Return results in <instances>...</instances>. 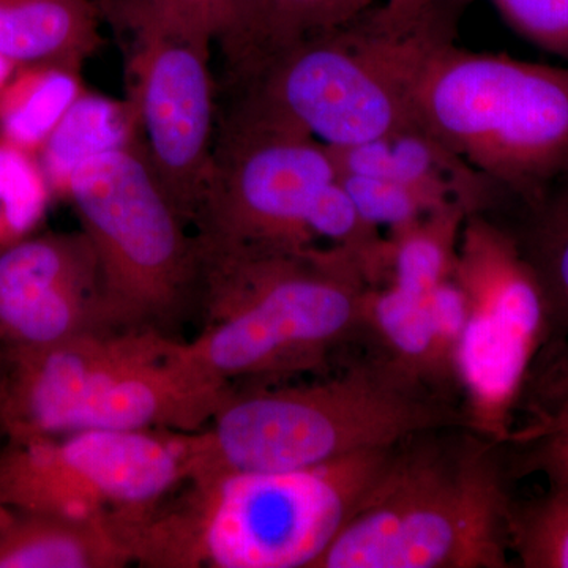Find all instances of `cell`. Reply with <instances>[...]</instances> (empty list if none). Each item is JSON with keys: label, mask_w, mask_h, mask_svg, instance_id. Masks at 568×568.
Wrapping results in <instances>:
<instances>
[{"label": "cell", "mask_w": 568, "mask_h": 568, "mask_svg": "<svg viewBox=\"0 0 568 568\" xmlns=\"http://www.w3.org/2000/svg\"><path fill=\"white\" fill-rule=\"evenodd\" d=\"M134 564L119 523L0 507V568H121Z\"/></svg>", "instance_id": "cell-16"}, {"label": "cell", "mask_w": 568, "mask_h": 568, "mask_svg": "<svg viewBox=\"0 0 568 568\" xmlns=\"http://www.w3.org/2000/svg\"><path fill=\"white\" fill-rule=\"evenodd\" d=\"M138 141L140 125L129 100L85 89L37 155L52 197L67 201L71 179L82 164Z\"/></svg>", "instance_id": "cell-19"}, {"label": "cell", "mask_w": 568, "mask_h": 568, "mask_svg": "<svg viewBox=\"0 0 568 568\" xmlns=\"http://www.w3.org/2000/svg\"><path fill=\"white\" fill-rule=\"evenodd\" d=\"M566 402H568V342L548 347L541 353L530 373L519 410H525L526 416H534Z\"/></svg>", "instance_id": "cell-27"}, {"label": "cell", "mask_w": 568, "mask_h": 568, "mask_svg": "<svg viewBox=\"0 0 568 568\" xmlns=\"http://www.w3.org/2000/svg\"><path fill=\"white\" fill-rule=\"evenodd\" d=\"M394 447L290 470L190 478L130 529L148 568H315L365 503Z\"/></svg>", "instance_id": "cell-2"}, {"label": "cell", "mask_w": 568, "mask_h": 568, "mask_svg": "<svg viewBox=\"0 0 568 568\" xmlns=\"http://www.w3.org/2000/svg\"><path fill=\"white\" fill-rule=\"evenodd\" d=\"M193 432L91 428L7 440L0 507L73 519L144 517L192 474Z\"/></svg>", "instance_id": "cell-11"}, {"label": "cell", "mask_w": 568, "mask_h": 568, "mask_svg": "<svg viewBox=\"0 0 568 568\" xmlns=\"http://www.w3.org/2000/svg\"><path fill=\"white\" fill-rule=\"evenodd\" d=\"M95 0H0V55L81 65L102 47Z\"/></svg>", "instance_id": "cell-17"}, {"label": "cell", "mask_w": 568, "mask_h": 568, "mask_svg": "<svg viewBox=\"0 0 568 568\" xmlns=\"http://www.w3.org/2000/svg\"><path fill=\"white\" fill-rule=\"evenodd\" d=\"M536 274L549 315L548 347L568 342V168L528 203L499 215ZM499 222V220H497Z\"/></svg>", "instance_id": "cell-18"}, {"label": "cell", "mask_w": 568, "mask_h": 568, "mask_svg": "<svg viewBox=\"0 0 568 568\" xmlns=\"http://www.w3.org/2000/svg\"><path fill=\"white\" fill-rule=\"evenodd\" d=\"M439 3L440 0H383L368 22L376 31L402 36L416 29Z\"/></svg>", "instance_id": "cell-28"}, {"label": "cell", "mask_w": 568, "mask_h": 568, "mask_svg": "<svg viewBox=\"0 0 568 568\" xmlns=\"http://www.w3.org/2000/svg\"><path fill=\"white\" fill-rule=\"evenodd\" d=\"M84 91L81 65L39 62L18 67L0 91V141L39 155Z\"/></svg>", "instance_id": "cell-20"}, {"label": "cell", "mask_w": 568, "mask_h": 568, "mask_svg": "<svg viewBox=\"0 0 568 568\" xmlns=\"http://www.w3.org/2000/svg\"><path fill=\"white\" fill-rule=\"evenodd\" d=\"M467 215L465 209L452 205L386 233L388 272L384 284L429 293L454 278Z\"/></svg>", "instance_id": "cell-21"}, {"label": "cell", "mask_w": 568, "mask_h": 568, "mask_svg": "<svg viewBox=\"0 0 568 568\" xmlns=\"http://www.w3.org/2000/svg\"><path fill=\"white\" fill-rule=\"evenodd\" d=\"M507 447L515 478L544 476L549 487H568V402L528 416Z\"/></svg>", "instance_id": "cell-25"}, {"label": "cell", "mask_w": 568, "mask_h": 568, "mask_svg": "<svg viewBox=\"0 0 568 568\" xmlns=\"http://www.w3.org/2000/svg\"><path fill=\"white\" fill-rule=\"evenodd\" d=\"M121 48L153 173L193 230L219 118L215 22L181 0H95Z\"/></svg>", "instance_id": "cell-8"}, {"label": "cell", "mask_w": 568, "mask_h": 568, "mask_svg": "<svg viewBox=\"0 0 568 568\" xmlns=\"http://www.w3.org/2000/svg\"><path fill=\"white\" fill-rule=\"evenodd\" d=\"M338 181L365 222L383 233H392L429 213L457 205L435 193L392 179L338 173Z\"/></svg>", "instance_id": "cell-24"}, {"label": "cell", "mask_w": 568, "mask_h": 568, "mask_svg": "<svg viewBox=\"0 0 568 568\" xmlns=\"http://www.w3.org/2000/svg\"><path fill=\"white\" fill-rule=\"evenodd\" d=\"M508 544L519 567L568 568V487L514 499Z\"/></svg>", "instance_id": "cell-22"}, {"label": "cell", "mask_w": 568, "mask_h": 568, "mask_svg": "<svg viewBox=\"0 0 568 568\" xmlns=\"http://www.w3.org/2000/svg\"><path fill=\"white\" fill-rule=\"evenodd\" d=\"M413 31L388 36L368 20L306 40L219 93L331 149L365 144L416 121L407 92Z\"/></svg>", "instance_id": "cell-9"}, {"label": "cell", "mask_w": 568, "mask_h": 568, "mask_svg": "<svg viewBox=\"0 0 568 568\" xmlns=\"http://www.w3.org/2000/svg\"><path fill=\"white\" fill-rule=\"evenodd\" d=\"M197 250L204 325L190 345L231 387L320 372L365 336L373 286L342 248L197 241Z\"/></svg>", "instance_id": "cell-1"}, {"label": "cell", "mask_w": 568, "mask_h": 568, "mask_svg": "<svg viewBox=\"0 0 568 568\" xmlns=\"http://www.w3.org/2000/svg\"><path fill=\"white\" fill-rule=\"evenodd\" d=\"M338 179L334 152L287 123L219 104L193 233L205 244L316 246L308 215Z\"/></svg>", "instance_id": "cell-12"}, {"label": "cell", "mask_w": 568, "mask_h": 568, "mask_svg": "<svg viewBox=\"0 0 568 568\" xmlns=\"http://www.w3.org/2000/svg\"><path fill=\"white\" fill-rule=\"evenodd\" d=\"M381 3L383 0H237L233 20L216 41L223 61L219 92L234 88L287 48L361 24Z\"/></svg>", "instance_id": "cell-15"}, {"label": "cell", "mask_w": 568, "mask_h": 568, "mask_svg": "<svg viewBox=\"0 0 568 568\" xmlns=\"http://www.w3.org/2000/svg\"><path fill=\"white\" fill-rule=\"evenodd\" d=\"M186 6L194 7L207 14L216 28H219V39L226 31L231 20H233L235 3L237 0H181ZM219 41V40H216Z\"/></svg>", "instance_id": "cell-29"}, {"label": "cell", "mask_w": 568, "mask_h": 568, "mask_svg": "<svg viewBox=\"0 0 568 568\" xmlns=\"http://www.w3.org/2000/svg\"><path fill=\"white\" fill-rule=\"evenodd\" d=\"M511 31L568 63V0H489Z\"/></svg>", "instance_id": "cell-26"}, {"label": "cell", "mask_w": 568, "mask_h": 568, "mask_svg": "<svg viewBox=\"0 0 568 568\" xmlns=\"http://www.w3.org/2000/svg\"><path fill=\"white\" fill-rule=\"evenodd\" d=\"M338 173L409 183L457 204L467 213L499 211L503 197L466 160L417 121L365 144L332 149Z\"/></svg>", "instance_id": "cell-14"}, {"label": "cell", "mask_w": 568, "mask_h": 568, "mask_svg": "<svg viewBox=\"0 0 568 568\" xmlns=\"http://www.w3.org/2000/svg\"><path fill=\"white\" fill-rule=\"evenodd\" d=\"M110 331L99 257L82 231L0 248V351L29 353Z\"/></svg>", "instance_id": "cell-13"}, {"label": "cell", "mask_w": 568, "mask_h": 568, "mask_svg": "<svg viewBox=\"0 0 568 568\" xmlns=\"http://www.w3.org/2000/svg\"><path fill=\"white\" fill-rule=\"evenodd\" d=\"M407 92L416 121L496 186L495 215L568 168V63L459 48L443 3L418 26Z\"/></svg>", "instance_id": "cell-6"}, {"label": "cell", "mask_w": 568, "mask_h": 568, "mask_svg": "<svg viewBox=\"0 0 568 568\" xmlns=\"http://www.w3.org/2000/svg\"><path fill=\"white\" fill-rule=\"evenodd\" d=\"M3 375V354L2 351H0V381H2Z\"/></svg>", "instance_id": "cell-31"}, {"label": "cell", "mask_w": 568, "mask_h": 568, "mask_svg": "<svg viewBox=\"0 0 568 568\" xmlns=\"http://www.w3.org/2000/svg\"><path fill=\"white\" fill-rule=\"evenodd\" d=\"M507 444L469 426L396 444L365 503L315 568H507Z\"/></svg>", "instance_id": "cell-3"}, {"label": "cell", "mask_w": 568, "mask_h": 568, "mask_svg": "<svg viewBox=\"0 0 568 568\" xmlns=\"http://www.w3.org/2000/svg\"><path fill=\"white\" fill-rule=\"evenodd\" d=\"M67 201L99 257L108 328L174 335L197 308L200 250L141 141L82 164Z\"/></svg>", "instance_id": "cell-7"}, {"label": "cell", "mask_w": 568, "mask_h": 568, "mask_svg": "<svg viewBox=\"0 0 568 568\" xmlns=\"http://www.w3.org/2000/svg\"><path fill=\"white\" fill-rule=\"evenodd\" d=\"M233 390L175 335L95 332L3 354L0 433L26 440L91 428L197 432Z\"/></svg>", "instance_id": "cell-5"}, {"label": "cell", "mask_w": 568, "mask_h": 568, "mask_svg": "<svg viewBox=\"0 0 568 568\" xmlns=\"http://www.w3.org/2000/svg\"><path fill=\"white\" fill-rule=\"evenodd\" d=\"M446 426H467L457 399L376 353L312 383L234 388L193 432L190 478L323 465Z\"/></svg>", "instance_id": "cell-4"}, {"label": "cell", "mask_w": 568, "mask_h": 568, "mask_svg": "<svg viewBox=\"0 0 568 568\" xmlns=\"http://www.w3.org/2000/svg\"><path fill=\"white\" fill-rule=\"evenodd\" d=\"M454 280L466 302L454 364L459 405L470 429L507 444L548 345L547 301L514 235L487 213L466 216Z\"/></svg>", "instance_id": "cell-10"}, {"label": "cell", "mask_w": 568, "mask_h": 568, "mask_svg": "<svg viewBox=\"0 0 568 568\" xmlns=\"http://www.w3.org/2000/svg\"><path fill=\"white\" fill-rule=\"evenodd\" d=\"M51 200L39 156L0 141V248L33 234Z\"/></svg>", "instance_id": "cell-23"}, {"label": "cell", "mask_w": 568, "mask_h": 568, "mask_svg": "<svg viewBox=\"0 0 568 568\" xmlns=\"http://www.w3.org/2000/svg\"><path fill=\"white\" fill-rule=\"evenodd\" d=\"M17 63L9 61V59L0 55V91H2L3 85L9 82L10 78L13 77L14 71H17Z\"/></svg>", "instance_id": "cell-30"}]
</instances>
